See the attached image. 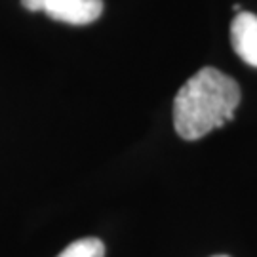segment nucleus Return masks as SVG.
Wrapping results in <instances>:
<instances>
[{
    "label": "nucleus",
    "mask_w": 257,
    "mask_h": 257,
    "mask_svg": "<svg viewBox=\"0 0 257 257\" xmlns=\"http://www.w3.org/2000/svg\"><path fill=\"white\" fill-rule=\"evenodd\" d=\"M230 44L244 63L257 67V16L238 12L230 23Z\"/></svg>",
    "instance_id": "nucleus-3"
},
{
    "label": "nucleus",
    "mask_w": 257,
    "mask_h": 257,
    "mask_svg": "<svg viewBox=\"0 0 257 257\" xmlns=\"http://www.w3.org/2000/svg\"><path fill=\"white\" fill-rule=\"evenodd\" d=\"M57 257H105V246L99 238H80L69 244Z\"/></svg>",
    "instance_id": "nucleus-4"
},
{
    "label": "nucleus",
    "mask_w": 257,
    "mask_h": 257,
    "mask_svg": "<svg viewBox=\"0 0 257 257\" xmlns=\"http://www.w3.org/2000/svg\"><path fill=\"white\" fill-rule=\"evenodd\" d=\"M240 86L229 74L204 67L179 88L174 99L177 136L196 141L232 120L240 105Z\"/></svg>",
    "instance_id": "nucleus-1"
},
{
    "label": "nucleus",
    "mask_w": 257,
    "mask_h": 257,
    "mask_svg": "<svg viewBox=\"0 0 257 257\" xmlns=\"http://www.w3.org/2000/svg\"><path fill=\"white\" fill-rule=\"evenodd\" d=\"M213 257H227V255H213Z\"/></svg>",
    "instance_id": "nucleus-5"
},
{
    "label": "nucleus",
    "mask_w": 257,
    "mask_h": 257,
    "mask_svg": "<svg viewBox=\"0 0 257 257\" xmlns=\"http://www.w3.org/2000/svg\"><path fill=\"white\" fill-rule=\"evenodd\" d=\"M21 4L69 25H90L103 14V0H21Z\"/></svg>",
    "instance_id": "nucleus-2"
}]
</instances>
